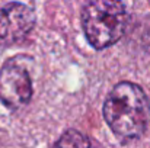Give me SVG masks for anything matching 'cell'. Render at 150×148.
<instances>
[{"instance_id":"5b68a950","label":"cell","mask_w":150,"mask_h":148,"mask_svg":"<svg viewBox=\"0 0 150 148\" xmlns=\"http://www.w3.org/2000/svg\"><path fill=\"white\" fill-rule=\"evenodd\" d=\"M54 148H95L93 144L80 132L70 129L61 135Z\"/></svg>"},{"instance_id":"277c9868","label":"cell","mask_w":150,"mask_h":148,"mask_svg":"<svg viewBox=\"0 0 150 148\" xmlns=\"http://www.w3.org/2000/svg\"><path fill=\"white\" fill-rule=\"evenodd\" d=\"M35 25L34 10L22 3H7L0 9V48L22 42Z\"/></svg>"},{"instance_id":"7a4b0ae2","label":"cell","mask_w":150,"mask_h":148,"mask_svg":"<svg viewBox=\"0 0 150 148\" xmlns=\"http://www.w3.org/2000/svg\"><path fill=\"white\" fill-rule=\"evenodd\" d=\"M128 23L125 6L121 1H91L82 10V25L88 41L96 49L115 44Z\"/></svg>"},{"instance_id":"3957f363","label":"cell","mask_w":150,"mask_h":148,"mask_svg":"<svg viewBox=\"0 0 150 148\" xmlns=\"http://www.w3.org/2000/svg\"><path fill=\"white\" fill-rule=\"evenodd\" d=\"M31 97L32 81L21 57L7 60L0 68V100L10 109H19Z\"/></svg>"},{"instance_id":"6da1fadb","label":"cell","mask_w":150,"mask_h":148,"mask_svg":"<svg viewBox=\"0 0 150 148\" xmlns=\"http://www.w3.org/2000/svg\"><path fill=\"white\" fill-rule=\"evenodd\" d=\"M103 118L109 128L122 138H139L147 126L150 102L134 83H118L103 105Z\"/></svg>"}]
</instances>
